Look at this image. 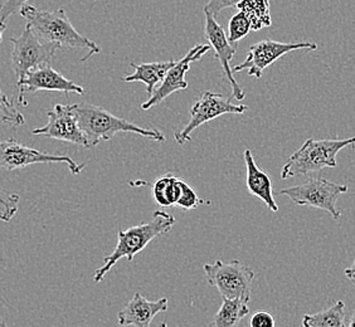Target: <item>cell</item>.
<instances>
[{
  "instance_id": "cell-6",
  "label": "cell",
  "mask_w": 355,
  "mask_h": 327,
  "mask_svg": "<svg viewBox=\"0 0 355 327\" xmlns=\"http://www.w3.org/2000/svg\"><path fill=\"white\" fill-rule=\"evenodd\" d=\"M347 191V185L331 183L324 177H311L304 184L281 189L279 194L291 199L296 205L328 211L338 220L342 217V211L338 209L336 202Z\"/></svg>"
},
{
  "instance_id": "cell-31",
  "label": "cell",
  "mask_w": 355,
  "mask_h": 327,
  "mask_svg": "<svg viewBox=\"0 0 355 327\" xmlns=\"http://www.w3.org/2000/svg\"><path fill=\"white\" fill-rule=\"evenodd\" d=\"M349 326L355 327V310L353 315H352V319H350V322H349Z\"/></svg>"
},
{
  "instance_id": "cell-12",
  "label": "cell",
  "mask_w": 355,
  "mask_h": 327,
  "mask_svg": "<svg viewBox=\"0 0 355 327\" xmlns=\"http://www.w3.org/2000/svg\"><path fill=\"white\" fill-rule=\"evenodd\" d=\"M211 49L212 47L208 44H197L191 48L180 61L175 62L166 72L163 81L160 82V86H157V89H154L153 95L148 98V101L141 105V109H150L151 107L163 103L173 94L188 89L189 86L188 82L185 81V75L191 69V63L202 60L203 55L208 53Z\"/></svg>"
},
{
  "instance_id": "cell-27",
  "label": "cell",
  "mask_w": 355,
  "mask_h": 327,
  "mask_svg": "<svg viewBox=\"0 0 355 327\" xmlns=\"http://www.w3.org/2000/svg\"><path fill=\"white\" fill-rule=\"evenodd\" d=\"M239 1L241 0H208V4L205 6V9L216 17L225 9L237 7Z\"/></svg>"
},
{
  "instance_id": "cell-1",
  "label": "cell",
  "mask_w": 355,
  "mask_h": 327,
  "mask_svg": "<svg viewBox=\"0 0 355 327\" xmlns=\"http://www.w3.org/2000/svg\"><path fill=\"white\" fill-rule=\"evenodd\" d=\"M19 14L27 19L28 24L35 30V35L43 41L52 42L62 48L89 49V53L83 57V61H86L91 55L101 52V48L95 42L76 30L63 8H60L55 12H47L26 4L21 8Z\"/></svg>"
},
{
  "instance_id": "cell-18",
  "label": "cell",
  "mask_w": 355,
  "mask_h": 327,
  "mask_svg": "<svg viewBox=\"0 0 355 327\" xmlns=\"http://www.w3.org/2000/svg\"><path fill=\"white\" fill-rule=\"evenodd\" d=\"M250 315V301L243 299H223L222 306L214 316L211 326H239L241 321Z\"/></svg>"
},
{
  "instance_id": "cell-29",
  "label": "cell",
  "mask_w": 355,
  "mask_h": 327,
  "mask_svg": "<svg viewBox=\"0 0 355 327\" xmlns=\"http://www.w3.org/2000/svg\"><path fill=\"white\" fill-rule=\"evenodd\" d=\"M345 276L349 281H352L355 285V258L353 265L345 269Z\"/></svg>"
},
{
  "instance_id": "cell-26",
  "label": "cell",
  "mask_w": 355,
  "mask_h": 327,
  "mask_svg": "<svg viewBox=\"0 0 355 327\" xmlns=\"http://www.w3.org/2000/svg\"><path fill=\"white\" fill-rule=\"evenodd\" d=\"M28 1L29 0H6L4 3H0V21L7 23L12 15L21 12Z\"/></svg>"
},
{
  "instance_id": "cell-25",
  "label": "cell",
  "mask_w": 355,
  "mask_h": 327,
  "mask_svg": "<svg viewBox=\"0 0 355 327\" xmlns=\"http://www.w3.org/2000/svg\"><path fill=\"white\" fill-rule=\"evenodd\" d=\"M180 197L178 199L177 208H180L183 211H191V209H196L198 208L199 205L202 204H211V202H207V200H202L199 198L198 194L194 191V189L191 188V185L185 182H180Z\"/></svg>"
},
{
  "instance_id": "cell-14",
  "label": "cell",
  "mask_w": 355,
  "mask_h": 327,
  "mask_svg": "<svg viewBox=\"0 0 355 327\" xmlns=\"http://www.w3.org/2000/svg\"><path fill=\"white\" fill-rule=\"evenodd\" d=\"M205 38L209 42V46L212 47L214 51L216 58L218 60L220 63V67L225 72L227 81L231 85L232 89V97L231 100H237V101H242L246 96L245 89H241L239 82L234 80L233 77V71L231 69V61L234 58L236 55V48L233 47L232 44L228 41V35H225V29L222 26H219L214 15L211 12L205 10Z\"/></svg>"
},
{
  "instance_id": "cell-8",
  "label": "cell",
  "mask_w": 355,
  "mask_h": 327,
  "mask_svg": "<svg viewBox=\"0 0 355 327\" xmlns=\"http://www.w3.org/2000/svg\"><path fill=\"white\" fill-rule=\"evenodd\" d=\"M246 105H234L231 98L219 95L212 91H205L191 109V120L185 125L184 129L174 132V139L179 145L191 141V132L200 127L203 123H209L214 118L223 115H242L246 112Z\"/></svg>"
},
{
  "instance_id": "cell-33",
  "label": "cell",
  "mask_w": 355,
  "mask_h": 327,
  "mask_svg": "<svg viewBox=\"0 0 355 327\" xmlns=\"http://www.w3.org/2000/svg\"><path fill=\"white\" fill-rule=\"evenodd\" d=\"M95 1H98V0H95Z\"/></svg>"
},
{
  "instance_id": "cell-21",
  "label": "cell",
  "mask_w": 355,
  "mask_h": 327,
  "mask_svg": "<svg viewBox=\"0 0 355 327\" xmlns=\"http://www.w3.org/2000/svg\"><path fill=\"white\" fill-rule=\"evenodd\" d=\"M236 8L246 14L251 21L252 30L271 27L272 19L270 13V0H241Z\"/></svg>"
},
{
  "instance_id": "cell-9",
  "label": "cell",
  "mask_w": 355,
  "mask_h": 327,
  "mask_svg": "<svg viewBox=\"0 0 355 327\" xmlns=\"http://www.w3.org/2000/svg\"><path fill=\"white\" fill-rule=\"evenodd\" d=\"M66 164L73 175H78L86 163L77 164L75 160L66 155H53L37 150L18 143L14 137L7 141H0V168L4 170L13 171L24 169L35 164Z\"/></svg>"
},
{
  "instance_id": "cell-3",
  "label": "cell",
  "mask_w": 355,
  "mask_h": 327,
  "mask_svg": "<svg viewBox=\"0 0 355 327\" xmlns=\"http://www.w3.org/2000/svg\"><path fill=\"white\" fill-rule=\"evenodd\" d=\"M78 125L86 134L89 148L97 146L101 141H109L119 132H130L139 136L150 139L153 141L164 143V134L154 129H144L137 123L115 116L107 109L91 103H75Z\"/></svg>"
},
{
  "instance_id": "cell-20",
  "label": "cell",
  "mask_w": 355,
  "mask_h": 327,
  "mask_svg": "<svg viewBox=\"0 0 355 327\" xmlns=\"http://www.w3.org/2000/svg\"><path fill=\"white\" fill-rule=\"evenodd\" d=\"M345 303L338 301L335 305L314 315H305L302 319L304 327H344Z\"/></svg>"
},
{
  "instance_id": "cell-7",
  "label": "cell",
  "mask_w": 355,
  "mask_h": 327,
  "mask_svg": "<svg viewBox=\"0 0 355 327\" xmlns=\"http://www.w3.org/2000/svg\"><path fill=\"white\" fill-rule=\"evenodd\" d=\"M13 44L12 67L18 80L26 77L28 72L44 64H51L53 55L61 46L52 42L43 41L27 23L18 38H10Z\"/></svg>"
},
{
  "instance_id": "cell-28",
  "label": "cell",
  "mask_w": 355,
  "mask_h": 327,
  "mask_svg": "<svg viewBox=\"0 0 355 327\" xmlns=\"http://www.w3.org/2000/svg\"><path fill=\"white\" fill-rule=\"evenodd\" d=\"M275 319L271 314L266 311H260L256 312L250 320V326L251 327H273L275 326Z\"/></svg>"
},
{
  "instance_id": "cell-32",
  "label": "cell",
  "mask_w": 355,
  "mask_h": 327,
  "mask_svg": "<svg viewBox=\"0 0 355 327\" xmlns=\"http://www.w3.org/2000/svg\"><path fill=\"white\" fill-rule=\"evenodd\" d=\"M0 326H6V324H4V322H1V321H0Z\"/></svg>"
},
{
  "instance_id": "cell-2",
  "label": "cell",
  "mask_w": 355,
  "mask_h": 327,
  "mask_svg": "<svg viewBox=\"0 0 355 327\" xmlns=\"http://www.w3.org/2000/svg\"><path fill=\"white\" fill-rule=\"evenodd\" d=\"M174 224L175 218L173 214L157 211L153 213L150 222L131 227L126 231H119L116 247L114 252L103 258V266L96 269L94 281L96 283L101 282L120 259L126 258L131 262L137 253L141 252L148 247L153 239L171 232Z\"/></svg>"
},
{
  "instance_id": "cell-23",
  "label": "cell",
  "mask_w": 355,
  "mask_h": 327,
  "mask_svg": "<svg viewBox=\"0 0 355 327\" xmlns=\"http://www.w3.org/2000/svg\"><path fill=\"white\" fill-rule=\"evenodd\" d=\"M0 123L12 125L14 127H19L26 123L24 116L15 109L13 103L9 101V98L1 91V86H0Z\"/></svg>"
},
{
  "instance_id": "cell-19",
  "label": "cell",
  "mask_w": 355,
  "mask_h": 327,
  "mask_svg": "<svg viewBox=\"0 0 355 327\" xmlns=\"http://www.w3.org/2000/svg\"><path fill=\"white\" fill-rule=\"evenodd\" d=\"M180 179L173 174H165L157 177L154 184H151L153 199L159 206L171 208L175 206L178 199L180 197Z\"/></svg>"
},
{
  "instance_id": "cell-30",
  "label": "cell",
  "mask_w": 355,
  "mask_h": 327,
  "mask_svg": "<svg viewBox=\"0 0 355 327\" xmlns=\"http://www.w3.org/2000/svg\"><path fill=\"white\" fill-rule=\"evenodd\" d=\"M6 29H7V23L0 21V43L3 41V35H4Z\"/></svg>"
},
{
  "instance_id": "cell-16",
  "label": "cell",
  "mask_w": 355,
  "mask_h": 327,
  "mask_svg": "<svg viewBox=\"0 0 355 327\" xmlns=\"http://www.w3.org/2000/svg\"><path fill=\"white\" fill-rule=\"evenodd\" d=\"M243 159L246 164L247 191H250L254 197L261 199L268 206V209H271L272 211H279L277 203L273 198L271 177L265 171L261 170L259 165L254 161L252 151L250 149L245 150Z\"/></svg>"
},
{
  "instance_id": "cell-5",
  "label": "cell",
  "mask_w": 355,
  "mask_h": 327,
  "mask_svg": "<svg viewBox=\"0 0 355 327\" xmlns=\"http://www.w3.org/2000/svg\"><path fill=\"white\" fill-rule=\"evenodd\" d=\"M203 271L211 286L218 290L223 299H243L251 301L253 281L256 274L251 267L233 259L223 263L220 259L213 265H205Z\"/></svg>"
},
{
  "instance_id": "cell-15",
  "label": "cell",
  "mask_w": 355,
  "mask_h": 327,
  "mask_svg": "<svg viewBox=\"0 0 355 327\" xmlns=\"http://www.w3.org/2000/svg\"><path fill=\"white\" fill-rule=\"evenodd\" d=\"M168 305L165 297L149 301L143 294L135 293L130 302L119 312L117 322L120 326L149 327L157 314L168 310Z\"/></svg>"
},
{
  "instance_id": "cell-17",
  "label": "cell",
  "mask_w": 355,
  "mask_h": 327,
  "mask_svg": "<svg viewBox=\"0 0 355 327\" xmlns=\"http://www.w3.org/2000/svg\"><path fill=\"white\" fill-rule=\"evenodd\" d=\"M174 61L150 62V63H130L134 72L123 77V82H143L146 86V94L150 97L157 89V83L163 81L166 72L169 71Z\"/></svg>"
},
{
  "instance_id": "cell-24",
  "label": "cell",
  "mask_w": 355,
  "mask_h": 327,
  "mask_svg": "<svg viewBox=\"0 0 355 327\" xmlns=\"http://www.w3.org/2000/svg\"><path fill=\"white\" fill-rule=\"evenodd\" d=\"M21 197L17 193H8L0 188V220L9 223L18 211Z\"/></svg>"
},
{
  "instance_id": "cell-11",
  "label": "cell",
  "mask_w": 355,
  "mask_h": 327,
  "mask_svg": "<svg viewBox=\"0 0 355 327\" xmlns=\"http://www.w3.org/2000/svg\"><path fill=\"white\" fill-rule=\"evenodd\" d=\"M47 116L46 126L32 131L35 136L55 139L89 149V140L78 125L73 105H55L53 109L48 111Z\"/></svg>"
},
{
  "instance_id": "cell-10",
  "label": "cell",
  "mask_w": 355,
  "mask_h": 327,
  "mask_svg": "<svg viewBox=\"0 0 355 327\" xmlns=\"http://www.w3.org/2000/svg\"><path fill=\"white\" fill-rule=\"evenodd\" d=\"M299 49L315 51L318 49V46L313 42L282 43V42L272 41V39H263L259 43H254L250 47L247 51L246 60L232 69L233 73L247 71L248 76L254 78H261L263 71L268 69L270 66H272L273 63L280 60L281 57Z\"/></svg>"
},
{
  "instance_id": "cell-22",
  "label": "cell",
  "mask_w": 355,
  "mask_h": 327,
  "mask_svg": "<svg viewBox=\"0 0 355 327\" xmlns=\"http://www.w3.org/2000/svg\"><path fill=\"white\" fill-rule=\"evenodd\" d=\"M252 30L251 21L247 18L246 14L239 10V13L234 14L228 26V41L234 46L241 39L246 38L248 33Z\"/></svg>"
},
{
  "instance_id": "cell-4",
  "label": "cell",
  "mask_w": 355,
  "mask_h": 327,
  "mask_svg": "<svg viewBox=\"0 0 355 327\" xmlns=\"http://www.w3.org/2000/svg\"><path fill=\"white\" fill-rule=\"evenodd\" d=\"M355 137L314 140L309 139L299 150L287 160L281 171V179L286 180L297 175H311L327 168H336V155L345 148H354Z\"/></svg>"
},
{
  "instance_id": "cell-13",
  "label": "cell",
  "mask_w": 355,
  "mask_h": 327,
  "mask_svg": "<svg viewBox=\"0 0 355 327\" xmlns=\"http://www.w3.org/2000/svg\"><path fill=\"white\" fill-rule=\"evenodd\" d=\"M17 89H19L18 103L21 106H27L28 103L24 100V95L28 92H38V91H53V92H62L64 95L69 94H77L85 95V89L83 86L77 85L64 76L57 72L51 67V64H44L38 69L28 72L26 77L17 82Z\"/></svg>"
}]
</instances>
